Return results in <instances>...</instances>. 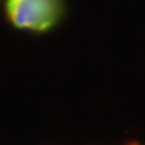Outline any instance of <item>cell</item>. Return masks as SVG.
<instances>
[{
	"mask_svg": "<svg viewBox=\"0 0 145 145\" xmlns=\"http://www.w3.org/2000/svg\"><path fill=\"white\" fill-rule=\"evenodd\" d=\"M6 11L20 29L46 31L57 23L62 13L61 0H6Z\"/></svg>",
	"mask_w": 145,
	"mask_h": 145,
	"instance_id": "6da1fadb",
	"label": "cell"
},
{
	"mask_svg": "<svg viewBox=\"0 0 145 145\" xmlns=\"http://www.w3.org/2000/svg\"><path fill=\"white\" fill-rule=\"evenodd\" d=\"M131 145H139V144H131Z\"/></svg>",
	"mask_w": 145,
	"mask_h": 145,
	"instance_id": "7a4b0ae2",
	"label": "cell"
}]
</instances>
